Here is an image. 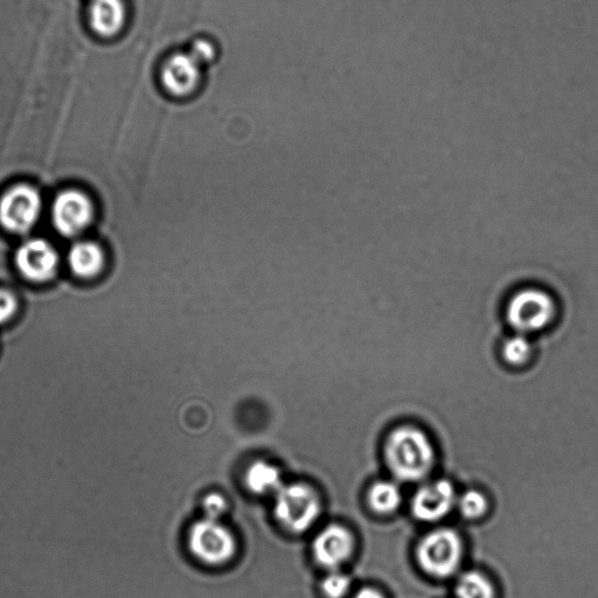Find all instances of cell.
Returning a JSON list of instances; mask_svg holds the SVG:
<instances>
[{"label": "cell", "instance_id": "1", "mask_svg": "<svg viewBox=\"0 0 598 598\" xmlns=\"http://www.w3.org/2000/svg\"><path fill=\"white\" fill-rule=\"evenodd\" d=\"M386 461L389 470L400 481L417 482L433 469L435 451L421 430L402 427L388 437Z\"/></svg>", "mask_w": 598, "mask_h": 598}, {"label": "cell", "instance_id": "2", "mask_svg": "<svg viewBox=\"0 0 598 598\" xmlns=\"http://www.w3.org/2000/svg\"><path fill=\"white\" fill-rule=\"evenodd\" d=\"M554 297L544 289L528 287L512 295L506 307V321L520 335H532L548 328L556 316Z\"/></svg>", "mask_w": 598, "mask_h": 598}, {"label": "cell", "instance_id": "3", "mask_svg": "<svg viewBox=\"0 0 598 598\" xmlns=\"http://www.w3.org/2000/svg\"><path fill=\"white\" fill-rule=\"evenodd\" d=\"M321 513V502L314 489L305 484L282 485L276 492L275 516L281 525L295 533L308 531Z\"/></svg>", "mask_w": 598, "mask_h": 598}, {"label": "cell", "instance_id": "4", "mask_svg": "<svg viewBox=\"0 0 598 598\" xmlns=\"http://www.w3.org/2000/svg\"><path fill=\"white\" fill-rule=\"evenodd\" d=\"M43 212V199L33 186L18 184L0 197V226L16 235L30 233Z\"/></svg>", "mask_w": 598, "mask_h": 598}, {"label": "cell", "instance_id": "5", "mask_svg": "<svg viewBox=\"0 0 598 598\" xmlns=\"http://www.w3.org/2000/svg\"><path fill=\"white\" fill-rule=\"evenodd\" d=\"M463 546L458 534L451 530L431 532L417 548V560L424 572L435 577L453 575L462 560Z\"/></svg>", "mask_w": 598, "mask_h": 598}, {"label": "cell", "instance_id": "6", "mask_svg": "<svg viewBox=\"0 0 598 598\" xmlns=\"http://www.w3.org/2000/svg\"><path fill=\"white\" fill-rule=\"evenodd\" d=\"M189 545L196 558L212 566L224 565L236 551L232 532L218 520L207 518L192 526Z\"/></svg>", "mask_w": 598, "mask_h": 598}, {"label": "cell", "instance_id": "7", "mask_svg": "<svg viewBox=\"0 0 598 598\" xmlns=\"http://www.w3.org/2000/svg\"><path fill=\"white\" fill-rule=\"evenodd\" d=\"M51 217L55 231L65 238H74L93 224L95 206L87 193L68 189L55 197Z\"/></svg>", "mask_w": 598, "mask_h": 598}, {"label": "cell", "instance_id": "8", "mask_svg": "<svg viewBox=\"0 0 598 598\" xmlns=\"http://www.w3.org/2000/svg\"><path fill=\"white\" fill-rule=\"evenodd\" d=\"M15 263L25 280L46 283L58 273L60 256L57 249L44 239H29L22 243L15 254Z\"/></svg>", "mask_w": 598, "mask_h": 598}, {"label": "cell", "instance_id": "9", "mask_svg": "<svg viewBox=\"0 0 598 598\" xmlns=\"http://www.w3.org/2000/svg\"><path fill=\"white\" fill-rule=\"evenodd\" d=\"M203 66L190 52H178L165 60L161 82L166 93L176 99H186L200 88Z\"/></svg>", "mask_w": 598, "mask_h": 598}, {"label": "cell", "instance_id": "10", "mask_svg": "<svg viewBox=\"0 0 598 598\" xmlns=\"http://www.w3.org/2000/svg\"><path fill=\"white\" fill-rule=\"evenodd\" d=\"M456 500L454 485L448 481H437L423 486L413 499L414 516L427 523H433L447 516Z\"/></svg>", "mask_w": 598, "mask_h": 598}, {"label": "cell", "instance_id": "11", "mask_svg": "<svg viewBox=\"0 0 598 598\" xmlns=\"http://www.w3.org/2000/svg\"><path fill=\"white\" fill-rule=\"evenodd\" d=\"M353 547L351 533L343 526L331 525L317 535L312 551L319 565L332 569L350 558Z\"/></svg>", "mask_w": 598, "mask_h": 598}, {"label": "cell", "instance_id": "12", "mask_svg": "<svg viewBox=\"0 0 598 598\" xmlns=\"http://www.w3.org/2000/svg\"><path fill=\"white\" fill-rule=\"evenodd\" d=\"M106 261L103 248L93 241H79L69 249L68 266L82 280L99 276L106 268Z\"/></svg>", "mask_w": 598, "mask_h": 598}, {"label": "cell", "instance_id": "13", "mask_svg": "<svg viewBox=\"0 0 598 598\" xmlns=\"http://www.w3.org/2000/svg\"><path fill=\"white\" fill-rule=\"evenodd\" d=\"M127 15V6L123 0H94L89 19L97 34L110 38L122 31Z\"/></svg>", "mask_w": 598, "mask_h": 598}, {"label": "cell", "instance_id": "14", "mask_svg": "<svg viewBox=\"0 0 598 598\" xmlns=\"http://www.w3.org/2000/svg\"><path fill=\"white\" fill-rule=\"evenodd\" d=\"M246 484L248 489L257 495L277 492L282 488L281 472L273 464L259 461L247 471Z\"/></svg>", "mask_w": 598, "mask_h": 598}, {"label": "cell", "instance_id": "15", "mask_svg": "<svg viewBox=\"0 0 598 598\" xmlns=\"http://www.w3.org/2000/svg\"><path fill=\"white\" fill-rule=\"evenodd\" d=\"M368 503L375 512L392 513L401 503V493L393 483L379 482L374 484L368 493Z\"/></svg>", "mask_w": 598, "mask_h": 598}, {"label": "cell", "instance_id": "16", "mask_svg": "<svg viewBox=\"0 0 598 598\" xmlns=\"http://www.w3.org/2000/svg\"><path fill=\"white\" fill-rule=\"evenodd\" d=\"M457 598H495V588L481 573H465L456 586Z\"/></svg>", "mask_w": 598, "mask_h": 598}, {"label": "cell", "instance_id": "17", "mask_svg": "<svg viewBox=\"0 0 598 598\" xmlns=\"http://www.w3.org/2000/svg\"><path fill=\"white\" fill-rule=\"evenodd\" d=\"M502 352L504 359L510 365H523L531 357L532 344L527 336L516 333L505 340Z\"/></svg>", "mask_w": 598, "mask_h": 598}, {"label": "cell", "instance_id": "18", "mask_svg": "<svg viewBox=\"0 0 598 598\" xmlns=\"http://www.w3.org/2000/svg\"><path fill=\"white\" fill-rule=\"evenodd\" d=\"M460 510L464 517L477 519L488 511V500L481 492L475 490L465 492L460 499Z\"/></svg>", "mask_w": 598, "mask_h": 598}, {"label": "cell", "instance_id": "19", "mask_svg": "<svg viewBox=\"0 0 598 598\" xmlns=\"http://www.w3.org/2000/svg\"><path fill=\"white\" fill-rule=\"evenodd\" d=\"M351 581L342 573H331L322 582V589L326 597L343 598L349 593Z\"/></svg>", "mask_w": 598, "mask_h": 598}, {"label": "cell", "instance_id": "20", "mask_svg": "<svg viewBox=\"0 0 598 598\" xmlns=\"http://www.w3.org/2000/svg\"><path fill=\"white\" fill-rule=\"evenodd\" d=\"M18 298L8 289H0V326L9 323L17 315Z\"/></svg>", "mask_w": 598, "mask_h": 598}, {"label": "cell", "instance_id": "21", "mask_svg": "<svg viewBox=\"0 0 598 598\" xmlns=\"http://www.w3.org/2000/svg\"><path fill=\"white\" fill-rule=\"evenodd\" d=\"M190 53L196 58L201 66L211 64V62L217 57V50L210 40L198 39L193 44Z\"/></svg>", "mask_w": 598, "mask_h": 598}, {"label": "cell", "instance_id": "22", "mask_svg": "<svg viewBox=\"0 0 598 598\" xmlns=\"http://www.w3.org/2000/svg\"><path fill=\"white\" fill-rule=\"evenodd\" d=\"M204 512L205 518L211 520H218L224 516L225 512L227 511V503L224 497L217 495V493H212V495L207 496L204 500Z\"/></svg>", "mask_w": 598, "mask_h": 598}, {"label": "cell", "instance_id": "23", "mask_svg": "<svg viewBox=\"0 0 598 598\" xmlns=\"http://www.w3.org/2000/svg\"><path fill=\"white\" fill-rule=\"evenodd\" d=\"M354 598H385V597L382 596L379 593V591L367 588V589L360 590L359 593Z\"/></svg>", "mask_w": 598, "mask_h": 598}]
</instances>
